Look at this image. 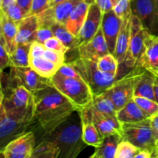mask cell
I'll use <instances>...</instances> for the list:
<instances>
[{
  "mask_svg": "<svg viewBox=\"0 0 158 158\" xmlns=\"http://www.w3.org/2000/svg\"><path fill=\"white\" fill-rule=\"evenodd\" d=\"M33 118L29 125V131L41 133L40 139L55 131L77 111L76 106L51 86L33 94Z\"/></svg>",
  "mask_w": 158,
  "mask_h": 158,
  "instance_id": "1",
  "label": "cell"
},
{
  "mask_svg": "<svg viewBox=\"0 0 158 158\" xmlns=\"http://www.w3.org/2000/svg\"><path fill=\"white\" fill-rule=\"evenodd\" d=\"M67 120L55 131L42 137L39 141L49 140L55 143L60 149L58 158H77L88 146L83 140L82 125L73 122L68 123Z\"/></svg>",
  "mask_w": 158,
  "mask_h": 158,
  "instance_id": "2",
  "label": "cell"
},
{
  "mask_svg": "<svg viewBox=\"0 0 158 158\" xmlns=\"http://www.w3.org/2000/svg\"><path fill=\"white\" fill-rule=\"evenodd\" d=\"M49 80L51 85L76 106L77 112L93 101L94 94L83 79L67 78L56 73Z\"/></svg>",
  "mask_w": 158,
  "mask_h": 158,
  "instance_id": "3",
  "label": "cell"
},
{
  "mask_svg": "<svg viewBox=\"0 0 158 158\" xmlns=\"http://www.w3.org/2000/svg\"><path fill=\"white\" fill-rule=\"evenodd\" d=\"M70 63L77 69L82 79L87 83L94 96L106 92L116 80L115 77L100 70L97 62L79 57L70 62Z\"/></svg>",
  "mask_w": 158,
  "mask_h": 158,
  "instance_id": "4",
  "label": "cell"
},
{
  "mask_svg": "<svg viewBox=\"0 0 158 158\" xmlns=\"http://www.w3.org/2000/svg\"><path fill=\"white\" fill-rule=\"evenodd\" d=\"M122 139L140 150H148L153 152L157 148L150 118L122 123Z\"/></svg>",
  "mask_w": 158,
  "mask_h": 158,
  "instance_id": "5",
  "label": "cell"
},
{
  "mask_svg": "<svg viewBox=\"0 0 158 158\" xmlns=\"http://www.w3.org/2000/svg\"><path fill=\"white\" fill-rule=\"evenodd\" d=\"M140 68L134 67L122 78L116 80L112 86L103 94L113 101L117 111L134 99V82Z\"/></svg>",
  "mask_w": 158,
  "mask_h": 158,
  "instance_id": "6",
  "label": "cell"
},
{
  "mask_svg": "<svg viewBox=\"0 0 158 158\" xmlns=\"http://www.w3.org/2000/svg\"><path fill=\"white\" fill-rule=\"evenodd\" d=\"M148 32H149L145 29L138 17L133 15L131 18L129 47L123 63L127 67L134 69L137 66L143 52L145 40Z\"/></svg>",
  "mask_w": 158,
  "mask_h": 158,
  "instance_id": "7",
  "label": "cell"
},
{
  "mask_svg": "<svg viewBox=\"0 0 158 158\" xmlns=\"http://www.w3.org/2000/svg\"><path fill=\"white\" fill-rule=\"evenodd\" d=\"M133 15L138 17L145 29L158 34V0H131Z\"/></svg>",
  "mask_w": 158,
  "mask_h": 158,
  "instance_id": "8",
  "label": "cell"
},
{
  "mask_svg": "<svg viewBox=\"0 0 158 158\" xmlns=\"http://www.w3.org/2000/svg\"><path fill=\"white\" fill-rule=\"evenodd\" d=\"M36 146V136L27 131L11 140L1 149L2 158H30Z\"/></svg>",
  "mask_w": 158,
  "mask_h": 158,
  "instance_id": "9",
  "label": "cell"
},
{
  "mask_svg": "<svg viewBox=\"0 0 158 158\" xmlns=\"http://www.w3.org/2000/svg\"><path fill=\"white\" fill-rule=\"evenodd\" d=\"M29 124L12 117L2 105L0 106V142L1 149L19 136L27 132Z\"/></svg>",
  "mask_w": 158,
  "mask_h": 158,
  "instance_id": "10",
  "label": "cell"
},
{
  "mask_svg": "<svg viewBox=\"0 0 158 158\" xmlns=\"http://www.w3.org/2000/svg\"><path fill=\"white\" fill-rule=\"evenodd\" d=\"M82 0H66L51 6L38 15L40 26L50 27L56 23L66 25L75 6Z\"/></svg>",
  "mask_w": 158,
  "mask_h": 158,
  "instance_id": "11",
  "label": "cell"
},
{
  "mask_svg": "<svg viewBox=\"0 0 158 158\" xmlns=\"http://www.w3.org/2000/svg\"><path fill=\"white\" fill-rule=\"evenodd\" d=\"M10 68L11 75L32 94L51 86L49 79L41 77L30 66Z\"/></svg>",
  "mask_w": 158,
  "mask_h": 158,
  "instance_id": "12",
  "label": "cell"
},
{
  "mask_svg": "<svg viewBox=\"0 0 158 158\" xmlns=\"http://www.w3.org/2000/svg\"><path fill=\"white\" fill-rule=\"evenodd\" d=\"M103 14L100 7L94 2L89 6L86 19L77 36V48L89 42L95 36L101 26Z\"/></svg>",
  "mask_w": 158,
  "mask_h": 158,
  "instance_id": "13",
  "label": "cell"
},
{
  "mask_svg": "<svg viewBox=\"0 0 158 158\" xmlns=\"http://www.w3.org/2000/svg\"><path fill=\"white\" fill-rule=\"evenodd\" d=\"M90 103L86 107L78 111V113L81 121L83 141L88 146H92L97 148L103 143L104 137L100 134L93 122V114Z\"/></svg>",
  "mask_w": 158,
  "mask_h": 158,
  "instance_id": "14",
  "label": "cell"
},
{
  "mask_svg": "<svg viewBox=\"0 0 158 158\" xmlns=\"http://www.w3.org/2000/svg\"><path fill=\"white\" fill-rule=\"evenodd\" d=\"M77 49L79 57L94 62H97L99 59L110 53L101 28L92 40L79 46Z\"/></svg>",
  "mask_w": 158,
  "mask_h": 158,
  "instance_id": "15",
  "label": "cell"
},
{
  "mask_svg": "<svg viewBox=\"0 0 158 158\" xmlns=\"http://www.w3.org/2000/svg\"><path fill=\"white\" fill-rule=\"evenodd\" d=\"M123 20L116 15L114 10L103 14L101 28L106 41L110 53L114 54L117 37L120 33Z\"/></svg>",
  "mask_w": 158,
  "mask_h": 158,
  "instance_id": "16",
  "label": "cell"
},
{
  "mask_svg": "<svg viewBox=\"0 0 158 158\" xmlns=\"http://www.w3.org/2000/svg\"><path fill=\"white\" fill-rule=\"evenodd\" d=\"M135 67L152 72L158 69V34L148 32L146 37L143 52Z\"/></svg>",
  "mask_w": 158,
  "mask_h": 158,
  "instance_id": "17",
  "label": "cell"
},
{
  "mask_svg": "<svg viewBox=\"0 0 158 158\" xmlns=\"http://www.w3.org/2000/svg\"><path fill=\"white\" fill-rule=\"evenodd\" d=\"M0 26H1L0 45L4 46L9 55H11L15 50L17 46L15 39L18 31V23L10 19L4 12L1 11Z\"/></svg>",
  "mask_w": 158,
  "mask_h": 158,
  "instance_id": "18",
  "label": "cell"
},
{
  "mask_svg": "<svg viewBox=\"0 0 158 158\" xmlns=\"http://www.w3.org/2000/svg\"><path fill=\"white\" fill-rule=\"evenodd\" d=\"M93 114V122L100 134L103 137L110 135H119L122 137V123L117 117H108L102 115L91 106Z\"/></svg>",
  "mask_w": 158,
  "mask_h": 158,
  "instance_id": "19",
  "label": "cell"
},
{
  "mask_svg": "<svg viewBox=\"0 0 158 158\" xmlns=\"http://www.w3.org/2000/svg\"><path fill=\"white\" fill-rule=\"evenodd\" d=\"M154 83L155 77L154 74L140 68L134 82V97H145L155 101Z\"/></svg>",
  "mask_w": 158,
  "mask_h": 158,
  "instance_id": "20",
  "label": "cell"
},
{
  "mask_svg": "<svg viewBox=\"0 0 158 158\" xmlns=\"http://www.w3.org/2000/svg\"><path fill=\"white\" fill-rule=\"evenodd\" d=\"M40 27L38 15H27L18 23L15 42L17 44L32 43Z\"/></svg>",
  "mask_w": 158,
  "mask_h": 158,
  "instance_id": "21",
  "label": "cell"
},
{
  "mask_svg": "<svg viewBox=\"0 0 158 158\" xmlns=\"http://www.w3.org/2000/svg\"><path fill=\"white\" fill-rule=\"evenodd\" d=\"M94 2V0H82L75 6L71 12L65 26L75 36H78L86 18L89 6Z\"/></svg>",
  "mask_w": 158,
  "mask_h": 158,
  "instance_id": "22",
  "label": "cell"
},
{
  "mask_svg": "<svg viewBox=\"0 0 158 158\" xmlns=\"http://www.w3.org/2000/svg\"><path fill=\"white\" fill-rule=\"evenodd\" d=\"M131 18L129 19L123 20L121 29H120V33L117 37L114 56L118 61L119 64H123L124 63L128 47H129L130 37H131Z\"/></svg>",
  "mask_w": 158,
  "mask_h": 158,
  "instance_id": "23",
  "label": "cell"
},
{
  "mask_svg": "<svg viewBox=\"0 0 158 158\" xmlns=\"http://www.w3.org/2000/svg\"><path fill=\"white\" fill-rule=\"evenodd\" d=\"M117 117L121 123L137 122L150 118L134 101V99L117 111Z\"/></svg>",
  "mask_w": 158,
  "mask_h": 158,
  "instance_id": "24",
  "label": "cell"
},
{
  "mask_svg": "<svg viewBox=\"0 0 158 158\" xmlns=\"http://www.w3.org/2000/svg\"><path fill=\"white\" fill-rule=\"evenodd\" d=\"M29 66L41 77L50 79L55 75L60 66L42 57L29 59Z\"/></svg>",
  "mask_w": 158,
  "mask_h": 158,
  "instance_id": "25",
  "label": "cell"
},
{
  "mask_svg": "<svg viewBox=\"0 0 158 158\" xmlns=\"http://www.w3.org/2000/svg\"><path fill=\"white\" fill-rule=\"evenodd\" d=\"M91 106L102 115L108 117H117V109L112 100L104 94L94 95Z\"/></svg>",
  "mask_w": 158,
  "mask_h": 158,
  "instance_id": "26",
  "label": "cell"
},
{
  "mask_svg": "<svg viewBox=\"0 0 158 158\" xmlns=\"http://www.w3.org/2000/svg\"><path fill=\"white\" fill-rule=\"evenodd\" d=\"M54 36L60 40L69 50L77 49L78 39L77 36L71 33L66 26L61 23H56L50 26Z\"/></svg>",
  "mask_w": 158,
  "mask_h": 158,
  "instance_id": "27",
  "label": "cell"
},
{
  "mask_svg": "<svg viewBox=\"0 0 158 158\" xmlns=\"http://www.w3.org/2000/svg\"><path fill=\"white\" fill-rule=\"evenodd\" d=\"M122 140V137L119 135H110L104 137L103 143L96 148L95 153L101 158H115L117 147Z\"/></svg>",
  "mask_w": 158,
  "mask_h": 158,
  "instance_id": "28",
  "label": "cell"
},
{
  "mask_svg": "<svg viewBox=\"0 0 158 158\" xmlns=\"http://www.w3.org/2000/svg\"><path fill=\"white\" fill-rule=\"evenodd\" d=\"M31 43L17 44L16 49L10 55L11 67L29 66V50Z\"/></svg>",
  "mask_w": 158,
  "mask_h": 158,
  "instance_id": "29",
  "label": "cell"
},
{
  "mask_svg": "<svg viewBox=\"0 0 158 158\" xmlns=\"http://www.w3.org/2000/svg\"><path fill=\"white\" fill-rule=\"evenodd\" d=\"M60 149L55 143L49 140H41L34 149L30 158H58Z\"/></svg>",
  "mask_w": 158,
  "mask_h": 158,
  "instance_id": "30",
  "label": "cell"
},
{
  "mask_svg": "<svg viewBox=\"0 0 158 158\" xmlns=\"http://www.w3.org/2000/svg\"><path fill=\"white\" fill-rule=\"evenodd\" d=\"M99 69L103 73L110 74L111 76L117 77L118 72L119 63L113 54L108 53L99 59L97 62Z\"/></svg>",
  "mask_w": 158,
  "mask_h": 158,
  "instance_id": "31",
  "label": "cell"
},
{
  "mask_svg": "<svg viewBox=\"0 0 158 158\" xmlns=\"http://www.w3.org/2000/svg\"><path fill=\"white\" fill-rule=\"evenodd\" d=\"M140 151V149L130 142L122 140L117 147L115 158H134Z\"/></svg>",
  "mask_w": 158,
  "mask_h": 158,
  "instance_id": "32",
  "label": "cell"
},
{
  "mask_svg": "<svg viewBox=\"0 0 158 158\" xmlns=\"http://www.w3.org/2000/svg\"><path fill=\"white\" fill-rule=\"evenodd\" d=\"M134 100L149 117L158 113V103L154 100L140 97H134Z\"/></svg>",
  "mask_w": 158,
  "mask_h": 158,
  "instance_id": "33",
  "label": "cell"
},
{
  "mask_svg": "<svg viewBox=\"0 0 158 158\" xmlns=\"http://www.w3.org/2000/svg\"><path fill=\"white\" fill-rule=\"evenodd\" d=\"M113 10L122 20L129 19L133 15L131 0H119Z\"/></svg>",
  "mask_w": 158,
  "mask_h": 158,
  "instance_id": "34",
  "label": "cell"
},
{
  "mask_svg": "<svg viewBox=\"0 0 158 158\" xmlns=\"http://www.w3.org/2000/svg\"><path fill=\"white\" fill-rule=\"evenodd\" d=\"M2 12H4L10 19L15 22L16 23H19L22 19H23L25 17L28 15L27 12H25L20 6H19L16 4V2L11 5L10 6H9L7 9L3 10Z\"/></svg>",
  "mask_w": 158,
  "mask_h": 158,
  "instance_id": "35",
  "label": "cell"
},
{
  "mask_svg": "<svg viewBox=\"0 0 158 158\" xmlns=\"http://www.w3.org/2000/svg\"><path fill=\"white\" fill-rule=\"evenodd\" d=\"M56 73L62 76V77H67V78L82 79L81 76L79 73L78 71L77 70V69L70 63H63L60 66Z\"/></svg>",
  "mask_w": 158,
  "mask_h": 158,
  "instance_id": "36",
  "label": "cell"
},
{
  "mask_svg": "<svg viewBox=\"0 0 158 158\" xmlns=\"http://www.w3.org/2000/svg\"><path fill=\"white\" fill-rule=\"evenodd\" d=\"M43 57L60 66L65 63V53L59 51L46 49L43 53Z\"/></svg>",
  "mask_w": 158,
  "mask_h": 158,
  "instance_id": "37",
  "label": "cell"
},
{
  "mask_svg": "<svg viewBox=\"0 0 158 158\" xmlns=\"http://www.w3.org/2000/svg\"><path fill=\"white\" fill-rule=\"evenodd\" d=\"M49 8V0H32L28 15H39Z\"/></svg>",
  "mask_w": 158,
  "mask_h": 158,
  "instance_id": "38",
  "label": "cell"
},
{
  "mask_svg": "<svg viewBox=\"0 0 158 158\" xmlns=\"http://www.w3.org/2000/svg\"><path fill=\"white\" fill-rule=\"evenodd\" d=\"M44 46L46 49H52V50L59 51V52H63L66 54L69 51V49L65 46V45L60 41V40L55 36H52L49 38V40H46L44 43Z\"/></svg>",
  "mask_w": 158,
  "mask_h": 158,
  "instance_id": "39",
  "label": "cell"
},
{
  "mask_svg": "<svg viewBox=\"0 0 158 158\" xmlns=\"http://www.w3.org/2000/svg\"><path fill=\"white\" fill-rule=\"evenodd\" d=\"M54 36L53 32L50 27H46V26H40L35 34V40L40 42L41 43H44L47 40L51 37Z\"/></svg>",
  "mask_w": 158,
  "mask_h": 158,
  "instance_id": "40",
  "label": "cell"
},
{
  "mask_svg": "<svg viewBox=\"0 0 158 158\" xmlns=\"http://www.w3.org/2000/svg\"><path fill=\"white\" fill-rule=\"evenodd\" d=\"M46 48L45 47L44 44L40 43V42L35 41L32 42L30 45V50H29V59L30 58H37V57H42Z\"/></svg>",
  "mask_w": 158,
  "mask_h": 158,
  "instance_id": "41",
  "label": "cell"
},
{
  "mask_svg": "<svg viewBox=\"0 0 158 158\" xmlns=\"http://www.w3.org/2000/svg\"><path fill=\"white\" fill-rule=\"evenodd\" d=\"M7 67H11L10 55L6 48L0 45V69L1 72Z\"/></svg>",
  "mask_w": 158,
  "mask_h": 158,
  "instance_id": "42",
  "label": "cell"
},
{
  "mask_svg": "<svg viewBox=\"0 0 158 158\" xmlns=\"http://www.w3.org/2000/svg\"><path fill=\"white\" fill-rule=\"evenodd\" d=\"M118 2L119 0H94V2L100 7L103 13L112 11Z\"/></svg>",
  "mask_w": 158,
  "mask_h": 158,
  "instance_id": "43",
  "label": "cell"
},
{
  "mask_svg": "<svg viewBox=\"0 0 158 158\" xmlns=\"http://www.w3.org/2000/svg\"><path fill=\"white\" fill-rule=\"evenodd\" d=\"M150 120H151V128H152L154 137L157 142V140H158V113L150 117Z\"/></svg>",
  "mask_w": 158,
  "mask_h": 158,
  "instance_id": "44",
  "label": "cell"
},
{
  "mask_svg": "<svg viewBox=\"0 0 158 158\" xmlns=\"http://www.w3.org/2000/svg\"><path fill=\"white\" fill-rule=\"evenodd\" d=\"M32 0H16V4L22 8L27 14L30 11Z\"/></svg>",
  "mask_w": 158,
  "mask_h": 158,
  "instance_id": "45",
  "label": "cell"
},
{
  "mask_svg": "<svg viewBox=\"0 0 158 158\" xmlns=\"http://www.w3.org/2000/svg\"><path fill=\"white\" fill-rule=\"evenodd\" d=\"M152 151L148 150H140L134 158H151Z\"/></svg>",
  "mask_w": 158,
  "mask_h": 158,
  "instance_id": "46",
  "label": "cell"
},
{
  "mask_svg": "<svg viewBox=\"0 0 158 158\" xmlns=\"http://www.w3.org/2000/svg\"><path fill=\"white\" fill-rule=\"evenodd\" d=\"M16 2V0H0V8L1 10H5L11 5Z\"/></svg>",
  "mask_w": 158,
  "mask_h": 158,
  "instance_id": "47",
  "label": "cell"
},
{
  "mask_svg": "<svg viewBox=\"0 0 158 158\" xmlns=\"http://www.w3.org/2000/svg\"><path fill=\"white\" fill-rule=\"evenodd\" d=\"M154 96H155V101L158 103V80L155 77V83H154Z\"/></svg>",
  "mask_w": 158,
  "mask_h": 158,
  "instance_id": "48",
  "label": "cell"
},
{
  "mask_svg": "<svg viewBox=\"0 0 158 158\" xmlns=\"http://www.w3.org/2000/svg\"><path fill=\"white\" fill-rule=\"evenodd\" d=\"M64 1H66V0H50V1H49V7L56 6V5L59 4V3L60 2H63Z\"/></svg>",
  "mask_w": 158,
  "mask_h": 158,
  "instance_id": "49",
  "label": "cell"
},
{
  "mask_svg": "<svg viewBox=\"0 0 158 158\" xmlns=\"http://www.w3.org/2000/svg\"><path fill=\"white\" fill-rule=\"evenodd\" d=\"M151 158H158V148H156V149L153 151Z\"/></svg>",
  "mask_w": 158,
  "mask_h": 158,
  "instance_id": "50",
  "label": "cell"
},
{
  "mask_svg": "<svg viewBox=\"0 0 158 158\" xmlns=\"http://www.w3.org/2000/svg\"><path fill=\"white\" fill-rule=\"evenodd\" d=\"M89 158H101V157H100V156H98V155H97V154H96V153H94V154H93V155L91 156V157H89Z\"/></svg>",
  "mask_w": 158,
  "mask_h": 158,
  "instance_id": "51",
  "label": "cell"
},
{
  "mask_svg": "<svg viewBox=\"0 0 158 158\" xmlns=\"http://www.w3.org/2000/svg\"><path fill=\"white\" fill-rule=\"evenodd\" d=\"M156 147H157V148H158V140H157V142H156Z\"/></svg>",
  "mask_w": 158,
  "mask_h": 158,
  "instance_id": "52",
  "label": "cell"
},
{
  "mask_svg": "<svg viewBox=\"0 0 158 158\" xmlns=\"http://www.w3.org/2000/svg\"><path fill=\"white\" fill-rule=\"evenodd\" d=\"M49 1H50V0H49Z\"/></svg>",
  "mask_w": 158,
  "mask_h": 158,
  "instance_id": "53",
  "label": "cell"
},
{
  "mask_svg": "<svg viewBox=\"0 0 158 158\" xmlns=\"http://www.w3.org/2000/svg\"></svg>",
  "mask_w": 158,
  "mask_h": 158,
  "instance_id": "54",
  "label": "cell"
}]
</instances>
